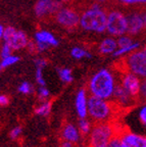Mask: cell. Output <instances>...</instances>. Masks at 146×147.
I'll return each instance as SVG.
<instances>
[{
	"label": "cell",
	"instance_id": "obj_1",
	"mask_svg": "<svg viewBox=\"0 0 146 147\" xmlns=\"http://www.w3.org/2000/svg\"><path fill=\"white\" fill-rule=\"evenodd\" d=\"M122 107L114 101L91 96L88 98V115L95 123L112 122Z\"/></svg>",
	"mask_w": 146,
	"mask_h": 147
},
{
	"label": "cell",
	"instance_id": "obj_2",
	"mask_svg": "<svg viewBox=\"0 0 146 147\" xmlns=\"http://www.w3.org/2000/svg\"><path fill=\"white\" fill-rule=\"evenodd\" d=\"M116 78L110 69H103L94 75L88 85L90 94L103 99H110L112 97L116 87Z\"/></svg>",
	"mask_w": 146,
	"mask_h": 147
},
{
	"label": "cell",
	"instance_id": "obj_3",
	"mask_svg": "<svg viewBox=\"0 0 146 147\" xmlns=\"http://www.w3.org/2000/svg\"><path fill=\"white\" fill-rule=\"evenodd\" d=\"M112 69L119 74L130 71L140 78L146 79V53L143 50L132 51L127 56L116 61Z\"/></svg>",
	"mask_w": 146,
	"mask_h": 147
},
{
	"label": "cell",
	"instance_id": "obj_4",
	"mask_svg": "<svg viewBox=\"0 0 146 147\" xmlns=\"http://www.w3.org/2000/svg\"><path fill=\"white\" fill-rule=\"evenodd\" d=\"M107 9L97 3H92L91 6L82 12L81 26L83 29L95 32H103L107 25Z\"/></svg>",
	"mask_w": 146,
	"mask_h": 147
},
{
	"label": "cell",
	"instance_id": "obj_5",
	"mask_svg": "<svg viewBox=\"0 0 146 147\" xmlns=\"http://www.w3.org/2000/svg\"><path fill=\"white\" fill-rule=\"evenodd\" d=\"M119 131V127L112 122L96 123L88 137V145L91 147H107Z\"/></svg>",
	"mask_w": 146,
	"mask_h": 147
},
{
	"label": "cell",
	"instance_id": "obj_6",
	"mask_svg": "<svg viewBox=\"0 0 146 147\" xmlns=\"http://www.w3.org/2000/svg\"><path fill=\"white\" fill-rule=\"evenodd\" d=\"M81 12L73 5L68 7H62L59 11L55 14L53 21L58 23L60 26L69 31H75L79 28L81 18Z\"/></svg>",
	"mask_w": 146,
	"mask_h": 147
},
{
	"label": "cell",
	"instance_id": "obj_7",
	"mask_svg": "<svg viewBox=\"0 0 146 147\" xmlns=\"http://www.w3.org/2000/svg\"><path fill=\"white\" fill-rule=\"evenodd\" d=\"M106 30L114 36H120L128 32V18L122 12L112 10L107 14Z\"/></svg>",
	"mask_w": 146,
	"mask_h": 147
},
{
	"label": "cell",
	"instance_id": "obj_8",
	"mask_svg": "<svg viewBox=\"0 0 146 147\" xmlns=\"http://www.w3.org/2000/svg\"><path fill=\"white\" fill-rule=\"evenodd\" d=\"M62 8V3L56 0H39L35 5V12L38 18L50 22Z\"/></svg>",
	"mask_w": 146,
	"mask_h": 147
},
{
	"label": "cell",
	"instance_id": "obj_9",
	"mask_svg": "<svg viewBox=\"0 0 146 147\" xmlns=\"http://www.w3.org/2000/svg\"><path fill=\"white\" fill-rule=\"evenodd\" d=\"M3 38L5 40V43L8 44L12 50L27 47L29 42V39L25 33L16 30L12 27H7L5 29L3 32Z\"/></svg>",
	"mask_w": 146,
	"mask_h": 147
},
{
	"label": "cell",
	"instance_id": "obj_10",
	"mask_svg": "<svg viewBox=\"0 0 146 147\" xmlns=\"http://www.w3.org/2000/svg\"><path fill=\"white\" fill-rule=\"evenodd\" d=\"M120 75V82L124 86L129 94L135 99L139 101V94H140V87H141V81L139 77L136 76L135 74L130 71H125V73L119 74Z\"/></svg>",
	"mask_w": 146,
	"mask_h": 147
},
{
	"label": "cell",
	"instance_id": "obj_11",
	"mask_svg": "<svg viewBox=\"0 0 146 147\" xmlns=\"http://www.w3.org/2000/svg\"><path fill=\"white\" fill-rule=\"evenodd\" d=\"M119 135L123 147H146V136L131 132L128 128H119Z\"/></svg>",
	"mask_w": 146,
	"mask_h": 147
},
{
	"label": "cell",
	"instance_id": "obj_12",
	"mask_svg": "<svg viewBox=\"0 0 146 147\" xmlns=\"http://www.w3.org/2000/svg\"><path fill=\"white\" fill-rule=\"evenodd\" d=\"M112 97L114 102L119 104L122 108H131L135 103H137V101L129 94V92L124 88L120 81L116 82Z\"/></svg>",
	"mask_w": 146,
	"mask_h": 147
},
{
	"label": "cell",
	"instance_id": "obj_13",
	"mask_svg": "<svg viewBox=\"0 0 146 147\" xmlns=\"http://www.w3.org/2000/svg\"><path fill=\"white\" fill-rule=\"evenodd\" d=\"M81 133L79 128L71 123H66L62 129V138L64 141L71 142L73 144H77L81 139Z\"/></svg>",
	"mask_w": 146,
	"mask_h": 147
},
{
	"label": "cell",
	"instance_id": "obj_14",
	"mask_svg": "<svg viewBox=\"0 0 146 147\" xmlns=\"http://www.w3.org/2000/svg\"><path fill=\"white\" fill-rule=\"evenodd\" d=\"M75 104L78 117L80 119L88 117V96H87L86 89L82 88L79 90L77 96H76Z\"/></svg>",
	"mask_w": 146,
	"mask_h": 147
},
{
	"label": "cell",
	"instance_id": "obj_15",
	"mask_svg": "<svg viewBox=\"0 0 146 147\" xmlns=\"http://www.w3.org/2000/svg\"><path fill=\"white\" fill-rule=\"evenodd\" d=\"M145 29L144 16L141 13H132L128 18V32L131 35L139 34L141 31Z\"/></svg>",
	"mask_w": 146,
	"mask_h": 147
},
{
	"label": "cell",
	"instance_id": "obj_16",
	"mask_svg": "<svg viewBox=\"0 0 146 147\" xmlns=\"http://www.w3.org/2000/svg\"><path fill=\"white\" fill-rule=\"evenodd\" d=\"M118 47V42L114 41V39H105L99 45V53L102 55L114 53Z\"/></svg>",
	"mask_w": 146,
	"mask_h": 147
},
{
	"label": "cell",
	"instance_id": "obj_17",
	"mask_svg": "<svg viewBox=\"0 0 146 147\" xmlns=\"http://www.w3.org/2000/svg\"><path fill=\"white\" fill-rule=\"evenodd\" d=\"M36 39L38 42H43V43H47L49 45H53V46H56L57 44V40L55 39L54 37L50 34V33L48 32H38L36 34Z\"/></svg>",
	"mask_w": 146,
	"mask_h": 147
},
{
	"label": "cell",
	"instance_id": "obj_18",
	"mask_svg": "<svg viewBox=\"0 0 146 147\" xmlns=\"http://www.w3.org/2000/svg\"><path fill=\"white\" fill-rule=\"evenodd\" d=\"M52 108V102L51 101H44L41 104H39L35 108V113L40 117H48L51 113Z\"/></svg>",
	"mask_w": 146,
	"mask_h": 147
},
{
	"label": "cell",
	"instance_id": "obj_19",
	"mask_svg": "<svg viewBox=\"0 0 146 147\" xmlns=\"http://www.w3.org/2000/svg\"><path fill=\"white\" fill-rule=\"evenodd\" d=\"M78 128L82 136H88L92 130V123L91 121L87 119L86 117H82L79 119L78 123Z\"/></svg>",
	"mask_w": 146,
	"mask_h": 147
},
{
	"label": "cell",
	"instance_id": "obj_20",
	"mask_svg": "<svg viewBox=\"0 0 146 147\" xmlns=\"http://www.w3.org/2000/svg\"><path fill=\"white\" fill-rule=\"evenodd\" d=\"M138 47H139V43H132L131 45L126 46V47H123V48H120L119 50H116L114 53V56H121V55L126 54V53L132 52V51L136 50Z\"/></svg>",
	"mask_w": 146,
	"mask_h": 147
},
{
	"label": "cell",
	"instance_id": "obj_21",
	"mask_svg": "<svg viewBox=\"0 0 146 147\" xmlns=\"http://www.w3.org/2000/svg\"><path fill=\"white\" fill-rule=\"evenodd\" d=\"M116 3H120L124 6H141L146 5V0H116Z\"/></svg>",
	"mask_w": 146,
	"mask_h": 147
},
{
	"label": "cell",
	"instance_id": "obj_22",
	"mask_svg": "<svg viewBox=\"0 0 146 147\" xmlns=\"http://www.w3.org/2000/svg\"><path fill=\"white\" fill-rule=\"evenodd\" d=\"M58 75L59 78L64 83H71L73 81L72 76V71L70 69H58Z\"/></svg>",
	"mask_w": 146,
	"mask_h": 147
},
{
	"label": "cell",
	"instance_id": "obj_23",
	"mask_svg": "<svg viewBox=\"0 0 146 147\" xmlns=\"http://www.w3.org/2000/svg\"><path fill=\"white\" fill-rule=\"evenodd\" d=\"M71 53H72V56L77 58V59H80V58L85 57V56H86V57H90V56H91L90 53L86 52V51L83 50V49H81V48H77V47L74 48Z\"/></svg>",
	"mask_w": 146,
	"mask_h": 147
},
{
	"label": "cell",
	"instance_id": "obj_24",
	"mask_svg": "<svg viewBox=\"0 0 146 147\" xmlns=\"http://www.w3.org/2000/svg\"><path fill=\"white\" fill-rule=\"evenodd\" d=\"M92 3H97V4L101 5L104 8L108 9L110 6H114V4H116V0H89Z\"/></svg>",
	"mask_w": 146,
	"mask_h": 147
},
{
	"label": "cell",
	"instance_id": "obj_25",
	"mask_svg": "<svg viewBox=\"0 0 146 147\" xmlns=\"http://www.w3.org/2000/svg\"><path fill=\"white\" fill-rule=\"evenodd\" d=\"M18 59H20V57H18V56H11V55H9V56H7V57L2 59V61H1V67H9V65H11V64L16 63V61H18Z\"/></svg>",
	"mask_w": 146,
	"mask_h": 147
},
{
	"label": "cell",
	"instance_id": "obj_26",
	"mask_svg": "<svg viewBox=\"0 0 146 147\" xmlns=\"http://www.w3.org/2000/svg\"><path fill=\"white\" fill-rule=\"evenodd\" d=\"M18 91L21 92V93H23V94H31L33 91V87L29 84L28 82H24L21 84V86L18 87Z\"/></svg>",
	"mask_w": 146,
	"mask_h": 147
},
{
	"label": "cell",
	"instance_id": "obj_27",
	"mask_svg": "<svg viewBox=\"0 0 146 147\" xmlns=\"http://www.w3.org/2000/svg\"><path fill=\"white\" fill-rule=\"evenodd\" d=\"M50 93H49V90L45 87V86H40L38 89V96L41 100H45L49 97Z\"/></svg>",
	"mask_w": 146,
	"mask_h": 147
},
{
	"label": "cell",
	"instance_id": "obj_28",
	"mask_svg": "<svg viewBox=\"0 0 146 147\" xmlns=\"http://www.w3.org/2000/svg\"><path fill=\"white\" fill-rule=\"evenodd\" d=\"M138 121L139 123L146 128V105H144L138 113Z\"/></svg>",
	"mask_w": 146,
	"mask_h": 147
},
{
	"label": "cell",
	"instance_id": "obj_29",
	"mask_svg": "<svg viewBox=\"0 0 146 147\" xmlns=\"http://www.w3.org/2000/svg\"><path fill=\"white\" fill-rule=\"evenodd\" d=\"M22 132H23L22 127H20V126L14 127L11 131H10V133H9V137L11 138L12 140H16V139H18L20 136L22 135Z\"/></svg>",
	"mask_w": 146,
	"mask_h": 147
},
{
	"label": "cell",
	"instance_id": "obj_30",
	"mask_svg": "<svg viewBox=\"0 0 146 147\" xmlns=\"http://www.w3.org/2000/svg\"><path fill=\"white\" fill-rule=\"evenodd\" d=\"M139 101H141V102H146V79L143 81V82H141Z\"/></svg>",
	"mask_w": 146,
	"mask_h": 147
},
{
	"label": "cell",
	"instance_id": "obj_31",
	"mask_svg": "<svg viewBox=\"0 0 146 147\" xmlns=\"http://www.w3.org/2000/svg\"><path fill=\"white\" fill-rule=\"evenodd\" d=\"M27 48H28V50H29V52L32 53V54H36V53L39 52L38 44H37V42H34V41H32V40H29Z\"/></svg>",
	"mask_w": 146,
	"mask_h": 147
},
{
	"label": "cell",
	"instance_id": "obj_32",
	"mask_svg": "<svg viewBox=\"0 0 146 147\" xmlns=\"http://www.w3.org/2000/svg\"><path fill=\"white\" fill-rule=\"evenodd\" d=\"M132 44V40L129 38V37H122L118 40V46L120 48H123V47H126V46H129Z\"/></svg>",
	"mask_w": 146,
	"mask_h": 147
},
{
	"label": "cell",
	"instance_id": "obj_33",
	"mask_svg": "<svg viewBox=\"0 0 146 147\" xmlns=\"http://www.w3.org/2000/svg\"><path fill=\"white\" fill-rule=\"evenodd\" d=\"M119 128H120V127H119ZM107 147H123V146H122L121 138H120V135H119V131H118L116 135L112 138V140L110 141V143L108 144Z\"/></svg>",
	"mask_w": 146,
	"mask_h": 147
},
{
	"label": "cell",
	"instance_id": "obj_34",
	"mask_svg": "<svg viewBox=\"0 0 146 147\" xmlns=\"http://www.w3.org/2000/svg\"><path fill=\"white\" fill-rule=\"evenodd\" d=\"M11 50L12 49L9 47L8 44L5 43L4 45L2 46V48H1V52H0V56H1V58L3 59V58L9 56V55L11 54Z\"/></svg>",
	"mask_w": 146,
	"mask_h": 147
},
{
	"label": "cell",
	"instance_id": "obj_35",
	"mask_svg": "<svg viewBox=\"0 0 146 147\" xmlns=\"http://www.w3.org/2000/svg\"><path fill=\"white\" fill-rule=\"evenodd\" d=\"M42 69L43 67H37V71H36V80L40 86H45V80L43 79L42 76Z\"/></svg>",
	"mask_w": 146,
	"mask_h": 147
},
{
	"label": "cell",
	"instance_id": "obj_36",
	"mask_svg": "<svg viewBox=\"0 0 146 147\" xmlns=\"http://www.w3.org/2000/svg\"><path fill=\"white\" fill-rule=\"evenodd\" d=\"M9 103V98L6 95H0V106H6Z\"/></svg>",
	"mask_w": 146,
	"mask_h": 147
},
{
	"label": "cell",
	"instance_id": "obj_37",
	"mask_svg": "<svg viewBox=\"0 0 146 147\" xmlns=\"http://www.w3.org/2000/svg\"><path fill=\"white\" fill-rule=\"evenodd\" d=\"M35 62H36L37 67H44L47 64V60L46 59H37Z\"/></svg>",
	"mask_w": 146,
	"mask_h": 147
},
{
	"label": "cell",
	"instance_id": "obj_38",
	"mask_svg": "<svg viewBox=\"0 0 146 147\" xmlns=\"http://www.w3.org/2000/svg\"><path fill=\"white\" fill-rule=\"evenodd\" d=\"M59 147H75V145L71 142H66V141H62Z\"/></svg>",
	"mask_w": 146,
	"mask_h": 147
},
{
	"label": "cell",
	"instance_id": "obj_39",
	"mask_svg": "<svg viewBox=\"0 0 146 147\" xmlns=\"http://www.w3.org/2000/svg\"><path fill=\"white\" fill-rule=\"evenodd\" d=\"M78 1H80V0H62V2L66 3V4H68V5L75 4V3H77Z\"/></svg>",
	"mask_w": 146,
	"mask_h": 147
},
{
	"label": "cell",
	"instance_id": "obj_40",
	"mask_svg": "<svg viewBox=\"0 0 146 147\" xmlns=\"http://www.w3.org/2000/svg\"><path fill=\"white\" fill-rule=\"evenodd\" d=\"M3 32H4V30H3L2 26H0V38H1V36H3Z\"/></svg>",
	"mask_w": 146,
	"mask_h": 147
},
{
	"label": "cell",
	"instance_id": "obj_41",
	"mask_svg": "<svg viewBox=\"0 0 146 147\" xmlns=\"http://www.w3.org/2000/svg\"><path fill=\"white\" fill-rule=\"evenodd\" d=\"M144 23H145V29H146V11L144 13Z\"/></svg>",
	"mask_w": 146,
	"mask_h": 147
},
{
	"label": "cell",
	"instance_id": "obj_42",
	"mask_svg": "<svg viewBox=\"0 0 146 147\" xmlns=\"http://www.w3.org/2000/svg\"><path fill=\"white\" fill-rule=\"evenodd\" d=\"M143 51H144V52H145V53H146V45H145V46H144V48H143Z\"/></svg>",
	"mask_w": 146,
	"mask_h": 147
},
{
	"label": "cell",
	"instance_id": "obj_43",
	"mask_svg": "<svg viewBox=\"0 0 146 147\" xmlns=\"http://www.w3.org/2000/svg\"><path fill=\"white\" fill-rule=\"evenodd\" d=\"M1 67H1V63H0V71H1Z\"/></svg>",
	"mask_w": 146,
	"mask_h": 147
},
{
	"label": "cell",
	"instance_id": "obj_44",
	"mask_svg": "<svg viewBox=\"0 0 146 147\" xmlns=\"http://www.w3.org/2000/svg\"><path fill=\"white\" fill-rule=\"evenodd\" d=\"M87 147H91V146H89V145H88V146H87Z\"/></svg>",
	"mask_w": 146,
	"mask_h": 147
}]
</instances>
